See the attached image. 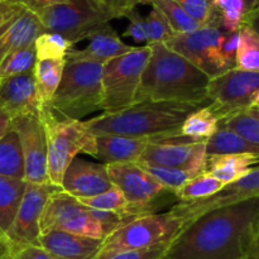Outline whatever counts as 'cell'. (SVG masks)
<instances>
[{
	"instance_id": "cell-26",
	"label": "cell",
	"mask_w": 259,
	"mask_h": 259,
	"mask_svg": "<svg viewBox=\"0 0 259 259\" xmlns=\"http://www.w3.org/2000/svg\"><path fill=\"white\" fill-rule=\"evenodd\" d=\"M0 176L25 181L22 146L19 137L12 125L0 139Z\"/></svg>"
},
{
	"instance_id": "cell-28",
	"label": "cell",
	"mask_w": 259,
	"mask_h": 259,
	"mask_svg": "<svg viewBox=\"0 0 259 259\" xmlns=\"http://www.w3.org/2000/svg\"><path fill=\"white\" fill-rule=\"evenodd\" d=\"M235 68L259 73V35L252 28L242 24L239 30Z\"/></svg>"
},
{
	"instance_id": "cell-32",
	"label": "cell",
	"mask_w": 259,
	"mask_h": 259,
	"mask_svg": "<svg viewBox=\"0 0 259 259\" xmlns=\"http://www.w3.org/2000/svg\"><path fill=\"white\" fill-rule=\"evenodd\" d=\"M144 4H151L152 8L159 10L167 19L175 34L191 33L201 28V25L195 22L174 0H146Z\"/></svg>"
},
{
	"instance_id": "cell-13",
	"label": "cell",
	"mask_w": 259,
	"mask_h": 259,
	"mask_svg": "<svg viewBox=\"0 0 259 259\" xmlns=\"http://www.w3.org/2000/svg\"><path fill=\"white\" fill-rule=\"evenodd\" d=\"M40 234L61 230L81 237L104 240L99 223L89 212V207L63 190L50 197L39 222Z\"/></svg>"
},
{
	"instance_id": "cell-19",
	"label": "cell",
	"mask_w": 259,
	"mask_h": 259,
	"mask_svg": "<svg viewBox=\"0 0 259 259\" xmlns=\"http://www.w3.org/2000/svg\"><path fill=\"white\" fill-rule=\"evenodd\" d=\"M104 240L52 230L40 234L39 245L57 259H94Z\"/></svg>"
},
{
	"instance_id": "cell-23",
	"label": "cell",
	"mask_w": 259,
	"mask_h": 259,
	"mask_svg": "<svg viewBox=\"0 0 259 259\" xmlns=\"http://www.w3.org/2000/svg\"><path fill=\"white\" fill-rule=\"evenodd\" d=\"M258 163L257 154H214L207 156L206 174L224 185H229L249 174L253 166Z\"/></svg>"
},
{
	"instance_id": "cell-34",
	"label": "cell",
	"mask_w": 259,
	"mask_h": 259,
	"mask_svg": "<svg viewBox=\"0 0 259 259\" xmlns=\"http://www.w3.org/2000/svg\"><path fill=\"white\" fill-rule=\"evenodd\" d=\"M34 45L14 51L0 62V80L33 71L35 65Z\"/></svg>"
},
{
	"instance_id": "cell-3",
	"label": "cell",
	"mask_w": 259,
	"mask_h": 259,
	"mask_svg": "<svg viewBox=\"0 0 259 259\" xmlns=\"http://www.w3.org/2000/svg\"><path fill=\"white\" fill-rule=\"evenodd\" d=\"M204 104L142 101L118 113H103L85 121L94 136L120 134L136 138L162 139L180 137L187 116Z\"/></svg>"
},
{
	"instance_id": "cell-12",
	"label": "cell",
	"mask_w": 259,
	"mask_h": 259,
	"mask_svg": "<svg viewBox=\"0 0 259 259\" xmlns=\"http://www.w3.org/2000/svg\"><path fill=\"white\" fill-rule=\"evenodd\" d=\"M223 32L222 28L205 25L191 33L174 34L164 45L214 78L230 70L220 52Z\"/></svg>"
},
{
	"instance_id": "cell-30",
	"label": "cell",
	"mask_w": 259,
	"mask_h": 259,
	"mask_svg": "<svg viewBox=\"0 0 259 259\" xmlns=\"http://www.w3.org/2000/svg\"><path fill=\"white\" fill-rule=\"evenodd\" d=\"M220 128L229 129L244 139L259 146V109L248 108L219 121Z\"/></svg>"
},
{
	"instance_id": "cell-18",
	"label": "cell",
	"mask_w": 259,
	"mask_h": 259,
	"mask_svg": "<svg viewBox=\"0 0 259 259\" xmlns=\"http://www.w3.org/2000/svg\"><path fill=\"white\" fill-rule=\"evenodd\" d=\"M0 108L12 119L27 114L39 115L33 71L0 80Z\"/></svg>"
},
{
	"instance_id": "cell-35",
	"label": "cell",
	"mask_w": 259,
	"mask_h": 259,
	"mask_svg": "<svg viewBox=\"0 0 259 259\" xmlns=\"http://www.w3.org/2000/svg\"><path fill=\"white\" fill-rule=\"evenodd\" d=\"M201 27L222 28V12L212 5V0H174ZM223 29V28H222Z\"/></svg>"
},
{
	"instance_id": "cell-33",
	"label": "cell",
	"mask_w": 259,
	"mask_h": 259,
	"mask_svg": "<svg viewBox=\"0 0 259 259\" xmlns=\"http://www.w3.org/2000/svg\"><path fill=\"white\" fill-rule=\"evenodd\" d=\"M72 48V43L61 34L45 32L34 40L35 60H66Z\"/></svg>"
},
{
	"instance_id": "cell-16",
	"label": "cell",
	"mask_w": 259,
	"mask_h": 259,
	"mask_svg": "<svg viewBox=\"0 0 259 259\" xmlns=\"http://www.w3.org/2000/svg\"><path fill=\"white\" fill-rule=\"evenodd\" d=\"M61 187L76 199L93 197L113 187L106 164L73 158L63 175Z\"/></svg>"
},
{
	"instance_id": "cell-51",
	"label": "cell",
	"mask_w": 259,
	"mask_h": 259,
	"mask_svg": "<svg viewBox=\"0 0 259 259\" xmlns=\"http://www.w3.org/2000/svg\"><path fill=\"white\" fill-rule=\"evenodd\" d=\"M244 259H259V248L254 245V247L250 249V252L245 255Z\"/></svg>"
},
{
	"instance_id": "cell-39",
	"label": "cell",
	"mask_w": 259,
	"mask_h": 259,
	"mask_svg": "<svg viewBox=\"0 0 259 259\" xmlns=\"http://www.w3.org/2000/svg\"><path fill=\"white\" fill-rule=\"evenodd\" d=\"M250 8L248 0H229L222 10V28L225 32H238Z\"/></svg>"
},
{
	"instance_id": "cell-10",
	"label": "cell",
	"mask_w": 259,
	"mask_h": 259,
	"mask_svg": "<svg viewBox=\"0 0 259 259\" xmlns=\"http://www.w3.org/2000/svg\"><path fill=\"white\" fill-rule=\"evenodd\" d=\"M259 91V73L232 68L214 78L207 88L209 108L219 121L252 106Z\"/></svg>"
},
{
	"instance_id": "cell-46",
	"label": "cell",
	"mask_w": 259,
	"mask_h": 259,
	"mask_svg": "<svg viewBox=\"0 0 259 259\" xmlns=\"http://www.w3.org/2000/svg\"><path fill=\"white\" fill-rule=\"evenodd\" d=\"M68 2L70 0H18V3L24 5L28 10L33 12L34 14L39 13L40 10L46 9V8H50L58 4H67Z\"/></svg>"
},
{
	"instance_id": "cell-45",
	"label": "cell",
	"mask_w": 259,
	"mask_h": 259,
	"mask_svg": "<svg viewBox=\"0 0 259 259\" xmlns=\"http://www.w3.org/2000/svg\"><path fill=\"white\" fill-rule=\"evenodd\" d=\"M5 259H57L46 252L40 245H27L9 252Z\"/></svg>"
},
{
	"instance_id": "cell-2",
	"label": "cell",
	"mask_w": 259,
	"mask_h": 259,
	"mask_svg": "<svg viewBox=\"0 0 259 259\" xmlns=\"http://www.w3.org/2000/svg\"><path fill=\"white\" fill-rule=\"evenodd\" d=\"M151 56L143 71L136 103H172L209 105L210 77L189 60L169 50L164 43L149 45Z\"/></svg>"
},
{
	"instance_id": "cell-20",
	"label": "cell",
	"mask_w": 259,
	"mask_h": 259,
	"mask_svg": "<svg viewBox=\"0 0 259 259\" xmlns=\"http://www.w3.org/2000/svg\"><path fill=\"white\" fill-rule=\"evenodd\" d=\"M90 43L83 50H72L66 56V61H89L104 65L109 60L123 56L133 50V46L125 45L110 24L91 35Z\"/></svg>"
},
{
	"instance_id": "cell-15",
	"label": "cell",
	"mask_w": 259,
	"mask_h": 259,
	"mask_svg": "<svg viewBox=\"0 0 259 259\" xmlns=\"http://www.w3.org/2000/svg\"><path fill=\"white\" fill-rule=\"evenodd\" d=\"M12 128L17 132L24 157L25 181L48 184L47 137L39 115L27 114L12 119Z\"/></svg>"
},
{
	"instance_id": "cell-49",
	"label": "cell",
	"mask_w": 259,
	"mask_h": 259,
	"mask_svg": "<svg viewBox=\"0 0 259 259\" xmlns=\"http://www.w3.org/2000/svg\"><path fill=\"white\" fill-rule=\"evenodd\" d=\"M0 253L4 255V259H5V257H7L8 254V247H7V240H5V237L2 234V233H0Z\"/></svg>"
},
{
	"instance_id": "cell-21",
	"label": "cell",
	"mask_w": 259,
	"mask_h": 259,
	"mask_svg": "<svg viewBox=\"0 0 259 259\" xmlns=\"http://www.w3.org/2000/svg\"><path fill=\"white\" fill-rule=\"evenodd\" d=\"M152 139L136 138L120 134H101L95 136V158L105 164L137 163Z\"/></svg>"
},
{
	"instance_id": "cell-47",
	"label": "cell",
	"mask_w": 259,
	"mask_h": 259,
	"mask_svg": "<svg viewBox=\"0 0 259 259\" xmlns=\"http://www.w3.org/2000/svg\"><path fill=\"white\" fill-rule=\"evenodd\" d=\"M243 24L252 28V29L259 35V5L258 7H255L254 9L249 10V12L245 14L244 20H243Z\"/></svg>"
},
{
	"instance_id": "cell-37",
	"label": "cell",
	"mask_w": 259,
	"mask_h": 259,
	"mask_svg": "<svg viewBox=\"0 0 259 259\" xmlns=\"http://www.w3.org/2000/svg\"><path fill=\"white\" fill-rule=\"evenodd\" d=\"M78 201L85 205V206L90 207V209L114 211L124 215H126V209H128L129 205V202L124 197L123 192L115 186H113L108 191L103 192V194L96 195V196L78 199Z\"/></svg>"
},
{
	"instance_id": "cell-54",
	"label": "cell",
	"mask_w": 259,
	"mask_h": 259,
	"mask_svg": "<svg viewBox=\"0 0 259 259\" xmlns=\"http://www.w3.org/2000/svg\"><path fill=\"white\" fill-rule=\"evenodd\" d=\"M255 247L259 248V232H258V235H257V240H255Z\"/></svg>"
},
{
	"instance_id": "cell-11",
	"label": "cell",
	"mask_w": 259,
	"mask_h": 259,
	"mask_svg": "<svg viewBox=\"0 0 259 259\" xmlns=\"http://www.w3.org/2000/svg\"><path fill=\"white\" fill-rule=\"evenodd\" d=\"M206 141L180 136L152 139L137 163L180 168L196 177L206 172Z\"/></svg>"
},
{
	"instance_id": "cell-6",
	"label": "cell",
	"mask_w": 259,
	"mask_h": 259,
	"mask_svg": "<svg viewBox=\"0 0 259 259\" xmlns=\"http://www.w3.org/2000/svg\"><path fill=\"white\" fill-rule=\"evenodd\" d=\"M101 72V63L66 61L62 78L50 105L75 120L103 110Z\"/></svg>"
},
{
	"instance_id": "cell-5",
	"label": "cell",
	"mask_w": 259,
	"mask_h": 259,
	"mask_svg": "<svg viewBox=\"0 0 259 259\" xmlns=\"http://www.w3.org/2000/svg\"><path fill=\"white\" fill-rule=\"evenodd\" d=\"M195 220L196 219L186 214L177 204L174 205L169 211L138 218L106 237L103 247L94 259H109L128 250L172 243L180 233Z\"/></svg>"
},
{
	"instance_id": "cell-50",
	"label": "cell",
	"mask_w": 259,
	"mask_h": 259,
	"mask_svg": "<svg viewBox=\"0 0 259 259\" xmlns=\"http://www.w3.org/2000/svg\"><path fill=\"white\" fill-rule=\"evenodd\" d=\"M228 3H229V0H212V5H214L215 9L219 10V12H222V10L227 7Z\"/></svg>"
},
{
	"instance_id": "cell-38",
	"label": "cell",
	"mask_w": 259,
	"mask_h": 259,
	"mask_svg": "<svg viewBox=\"0 0 259 259\" xmlns=\"http://www.w3.org/2000/svg\"><path fill=\"white\" fill-rule=\"evenodd\" d=\"M144 25H146L147 45L148 46L164 43L169 37L175 34L166 18L156 8H152L149 14L144 18Z\"/></svg>"
},
{
	"instance_id": "cell-9",
	"label": "cell",
	"mask_w": 259,
	"mask_h": 259,
	"mask_svg": "<svg viewBox=\"0 0 259 259\" xmlns=\"http://www.w3.org/2000/svg\"><path fill=\"white\" fill-rule=\"evenodd\" d=\"M106 169L113 186L118 187L129 202V217L138 219L156 214V210L168 204V197L175 195L137 163H110L106 164Z\"/></svg>"
},
{
	"instance_id": "cell-52",
	"label": "cell",
	"mask_w": 259,
	"mask_h": 259,
	"mask_svg": "<svg viewBox=\"0 0 259 259\" xmlns=\"http://www.w3.org/2000/svg\"><path fill=\"white\" fill-rule=\"evenodd\" d=\"M252 108L259 109V91H258V94H257V95H255L254 100H253V104H252Z\"/></svg>"
},
{
	"instance_id": "cell-41",
	"label": "cell",
	"mask_w": 259,
	"mask_h": 259,
	"mask_svg": "<svg viewBox=\"0 0 259 259\" xmlns=\"http://www.w3.org/2000/svg\"><path fill=\"white\" fill-rule=\"evenodd\" d=\"M169 247H171V243H162V244L144 248V249L128 250V252L119 253V254L109 259H164Z\"/></svg>"
},
{
	"instance_id": "cell-48",
	"label": "cell",
	"mask_w": 259,
	"mask_h": 259,
	"mask_svg": "<svg viewBox=\"0 0 259 259\" xmlns=\"http://www.w3.org/2000/svg\"><path fill=\"white\" fill-rule=\"evenodd\" d=\"M10 124H12V118L0 108V139H2L3 136L9 131Z\"/></svg>"
},
{
	"instance_id": "cell-17",
	"label": "cell",
	"mask_w": 259,
	"mask_h": 259,
	"mask_svg": "<svg viewBox=\"0 0 259 259\" xmlns=\"http://www.w3.org/2000/svg\"><path fill=\"white\" fill-rule=\"evenodd\" d=\"M252 199H259V167H253L249 174L233 184L225 185L218 194L209 199L194 202H177V205L190 217L197 219L210 210Z\"/></svg>"
},
{
	"instance_id": "cell-25",
	"label": "cell",
	"mask_w": 259,
	"mask_h": 259,
	"mask_svg": "<svg viewBox=\"0 0 259 259\" xmlns=\"http://www.w3.org/2000/svg\"><path fill=\"white\" fill-rule=\"evenodd\" d=\"M25 187L27 181L0 176V233L4 237L17 217Z\"/></svg>"
},
{
	"instance_id": "cell-53",
	"label": "cell",
	"mask_w": 259,
	"mask_h": 259,
	"mask_svg": "<svg viewBox=\"0 0 259 259\" xmlns=\"http://www.w3.org/2000/svg\"><path fill=\"white\" fill-rule=\"evenodd\" d=\"M248 3L250 4V8H252V9H254L255 7H258V5H259V0H248ZM252 9H250V10H252Z\"/></svg>"
},
{
	"instance_id": "cell-56",
	"label": "cell",
	"mask_w": 259,
	"mask_h": 259,
	"mask_svg": "<svg viewBox=\"0 0 259 259\" xmlns=\"http://www.w3.org/2000/svg\"><path fill=\"white\" fill-rule=\"evenodd\" d=\"M0 259H4V255H3L2 253H0Z\"/></svg>"
},
{
	"instance_id": "cell-24",
	"label": "cell",
	"mask_w": 259,
	"mask_h": 259,
	"mask_svg": "<svg viewBox=\"0 0 259 259\" xmlns=\"http://www.w3.org/2000/svg\"><path fill=\"white\" fill-rule=\"evenodd\" d=\"M66 60L35 61L33 68L35 93L39 106L50 105L62 78Z\"/></svg>"
},
{
	"instance_id": "cell-27",
	"label": "cell",
	"mask_w": 259,
	"mask_h": 259,
	"mask_svg": "<svg viewBox=\"0 0 259 259\" xmlns=\"http://www.w3.org/2000/svg\"><path fill=\"white\" fill-rule=\"evenodd\" d=\"M207 156L214 154H240L249 153L259 156V146L253 144L239 134L225 128L218 131L206 141Z\"/></svg>"
},
{
	"instance_id": "cell-44",
	"label": "cell",
	"mask_w": 259,
	"mask_h": 259,
	"mask_svg": "<svg viewBox=\"0 0 259 259\" xmlns=\"http://www.w3.org/2000/svg\"><path fill=\"white\" fill-rule=\"evenodd\" d=\"M114 19L125 18L129 12L134 10L137 5L144 4L146 0H100Z\"/></svg>"
},
{
	"instance_id": "cell-22",
	"label": "cell",
	"mask_w": 259,
	"mask_h": 259,
	"mask_svg": "<svg viewBox=\"0 0 259 259\" xmlns=\"http://www.w3.org/2000/svg\"><path fill=\"white\" fill-rule=\"evenodd\" d=\"M45 32L37 14L25 9L23 14L0 35V62L9 53L34 45L38 35Z\"/></svg>"
},
{
	"instance_id": "cell-36",
	"label": "cell",
	"mask_w": 259,
	"mask_h": 259,
	"mask_svg": "<svg viewBox=\"0 0 259 259\" xmlns=\"http://www.w3.org/2000/svg\"><path fill=\"white\" fill-rule=\"evenodd\" d=\"M142 167L146 172H148L156 181H158L162 186L166 187L171 192H176L180 187L184 186L187 181L194 179L190 172L184 171L180 168H171V167L153 166L147 163H137Z\"/></svg>"
},
{
	"instance_id": "cell-4",
	"label": "cell",
	"mask_w": 259,
	"mask_h": 259,
	"mask_svg": "<svg viewBox=\"0 0 259 259\" xmlns=\"http://www.w3.org/2000/svg\"><path fill=\"white\" fill-rule=\"evenodd\" d=\"M39 118L47 137V169L52 185L61 186L63 175L78 153L95 157V136L85 121L65 116L51 105L39 109Z\"/></svg>"
},
{
	"instance_id": "cell-31",
	"label": "cell",
	"mask_w": 259,
	"mask_h": 259,
	"mask_svg": "<svg viewBox=\"0 0 259 259\" xmlns=\"http://www.w3.org/2000/svg\"><path fill=\"white\" fill-rule=\"evenodd\" d=\"M219 128V119L217 118L209 105L197 109L190 114L181 126V134L189 138L207 141Z\"/></svg>"
},
{
	"instance_id": "cell-8",
	"label": "cell",
	"mask_w": 259,
	"mask_h": 259,
	"mask_svg": "<svg viewBox=\"0 0 259 259\" xmlns=\"http://www.w3.org/2000/svg\"><path fill=\"white\" fill-rule=\"evenodd\" d=\"M46 32L57 33L72 45L89 39L114 19L100 0H70L37 13Z\"/></svg>"
},
{
	"instance_id": "cell-14",
	"label": "cell",
	"mask_w": 259,
	"mask_h": 259,
	"mask_svg": "<svg viewBox=\"0 0 259 259\" xmlns=\"http://www.w3.org/2000/svg\"><path fill=\"white\" fill-rule=\"evenodd\" d=\"M62 187L48 184L27 182L22 202L12 227L5 234L8 253L27 245H39V222L46 204Z\"/></svg>"
},
{
	"instance_id": "cell-40",
	"label": "cell",
	"mask_w": 259,
	"mask_h": 259,
	"mask_svg": "<svg viewBox=\"0 0 259 259\" xmlns=\"http://www.w3.org/2000/svg\"><path fill=\"white\" fill-rule=\"evenodd\" d=\"M89 212H90L91 217L99 223L101 230H103L104 238L109 237V235L113 234L114 232H116L118 229L125 227L129 223H132L133 220L137 219V218L119 214V212L105 211V210H95L90 209V207H89Z\"/></svg>"
},
{
	"instance_id": "cell-29",
	"label": "cell",
	"mask_w": 259,
	"mask_h": 259,
	"mask_svg": "<svg viewBox=\"0 0 259 259\" xmlns=\"http://www.w3.org/2000/svg\"><path fill=\"white\" fill-rule=\"evenodd\" d=\"M225 185L209 174H201L194 177L182 187H180L175 196L179 202H194L209 199L220 191Z\"/></svg>"
},
{
	"instance_id": "cell-1",
	"label": "cell",
	"mask_w": 259,
	"mask_h": 259,
	"mask_svg": "<svg viewBox=\"0 0 259 259\" xmlns=\"http://www.w3.org/2000/svg\"><path fill=\"white\" fill-rule=\"evenodd\" d=\"M259 232V199L210 210L187 225L164 259H244Z\"/></svg>"
},
{
	"instance_id": "cell-7",
	"label": "cell",
	"mask_w": 259,
	"mask_h": 259,
	"mask_svg": "<svg viewBox=\"0 0 259 259\" xmlns=\"http://www.w3.org/2000/svg\"><path fill=\"white\" fill-rule=\"evenodd\" d=\"M151 56L148 45L109 60L103 65V110L113 114L129 108L136 101L143 71Z\"/></svg>"
},
{
	"instance_id": "cell-43",
	"label": "cell",
	"mask_w": 259,
	"mask_h": 259,
	"mask_svg": "<svg viewBox=\"0 0 259 259\" xmlns=\"http://www.w3.org/2000/svg\"><path fill=\"white\" fill-rule=\"evenodd\" d=\"M238 42H239V33L238 32H223L220 39V52L223 58L227 62L228 67L232 70L235 68V57H237Z\"/></svg>"
},
{
	"instance_id": "cell-42",
	"label": "cell",
	"mask_w": 259,
	"mask_h": 259,
	"mask_svg": "<svg viewBox=\"0 0 259 259\" xmlns=\"http://www.w3.org/2000/svg\"><path fill=\"white\" fill-rule=\"evenodd\" d=\"M125 18L129 19V25L125 32L123 33L124 37H131L137 43H141V45L144 43V46H147L146 25H144V18L142 17L141 13L134 9L129 12Z\"/></svg>"
},
{
	"instance_id": "cell-55",
	"label": "cell",
	"mask_w": 259,
	"mask_h": 259,
	"mask_svg": "<svg viewBox=\"0 0 259 259\" xmlns=\"http://www.w3.org/2000/svg\"><path fill=\"white\" fill-rule=\"evenodd\" d=\"M0 2H3V0H0ZM4 2H13V3H18V0H4Z\"/></svg>"
}]
</instances>
